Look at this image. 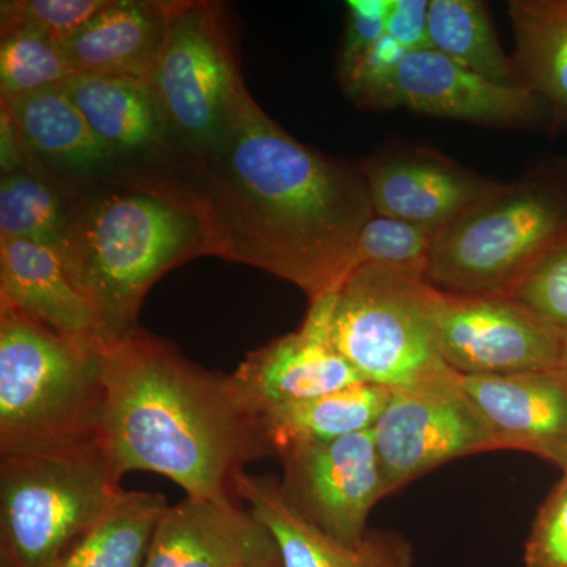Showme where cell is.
Here are the masks:
<instances>
[{
	"instance_id": "obj_16",
	"label": "cell",
	"mask_w": 567,
	"mask_h": 567,
	"mask_svg": "<svg viewBox=\"0 0 567 567\" xmlns=\"http://www.w3.org/2000/svg\"><path fill=\"white\" fill-rule=\"evenodd\" d=\"M458 380L495 451H525L567 470V385L558 369Z\"/></svg>"
},
{
	"instance_id": "obj_31",
	"label": "cell",
	"mask_w": 567,
	"mask_h": 567,
	"mask_svg": "<svg viewBox=\"0 0 567 567\" xmlns=\"http://www.w3.org/2000/svg\"><path fill=\"white\" fill-rule=\"evenodd\" d=\"M409 54L391 37L377 41L342 80L347 96L361 107H385L399 66Z\"/></svg>"
},
{
	"instance_id": "obj_18",
	"label": "cell",
	"mask_w": 567,
	"mask_h": 567,
	"mask_svg": "<svg viewBox=\"0 0 567 567\" xmlns=\"http://www.w3.org/2000/svg\"><path fill=\"white\" fill-rule=\"evenodd\" d=\"M0 303L20 309L73 341L103 347L95 309L51 246L0 238Z\"/></svg>"
},
{
	"instance_id": "obj_12",
	"label": "cell",
	"mask_w": 567,
	"mask_h": 567,
	"mask_svg": "<svg viewBox=\"0 0 567 567\" xmlns=\"http://www.w3.org/2000/svg\"><path fill=\"white\" fill-rule=\"evenodd\" d=\"M334 292L311 301L301 327L246 354L233 379L262 415L365 383L333 341Z\"/></svg>"
},
{
	"instance_id": "obj_17",
	"label": "cell",
	"mask_w": 567,
	"mask_h": 567,
	"mask_svg": "<svg viewBox=\"0 0 567 567\" xmlns=\"http://www.w3.org/2000/svg\"><path fill=\"white\" fill-rule=\"evenodd\" d=\"M237 495L270 529L282 567H415L412 547L398 533L368 532L357 544L328 536L287 502L276 480L244 472Z\"/></svg>"
},
{
	"instance_id": "obj_4",
	"label": "cell",
	"mask_w": 567,
	"mask_h": 567,
	"mask_svg": "<svg viewBox=\"0 0 567 567\" xmlns=\"http://www.w3.org/2000/svg\"><path fill=\"white\" fill-rule=\"evenodd\" d=\"M102 349L0 303V456L96 440Z\"/></svg>"
},
{
	"instance_id": "obj_34",
	"label": "cell",
	"mask_w": 567,
	"mask_h": 567,
	"mask_svg": "<svg viewBox=\"0 0 567 567\" xmlns=\"http://www.w3.org/2000/svg\"><path fill=\"white\" fill-rule=\"evenodd\" d=\"M429 6L431 0H391L386 35L401 44L409 54L431 50Z\"/></svg>"
},
{
	"instance_id": "obj_35",
	"label": "cell",
	"mask_w": 567,
	"mask_h": 567,
	"mask_svg": "<svg viewBox=\"0 0 567 567\" xmlns=\"http://www.w3.org/2000/svg\"><path fill=\"white\" fill-rule=\"evenodd\" d=\"M558 371L561 372L563 379H565L567 385V339L565 344V352H563L561 364H559Z\"/></svg>"
},
{
	"instance_id": "obj_11",
	"label": "cell",
	"mask_w": 567,
	"mask_h": 567,
	"mask_svg": "<svg viewBox=\"0 0 567 567\" xmlns=\"http://www.w3.org/2000/svg\"><path fill=\"white\" fill-rule=\"evenodd\" d=\"M440 352L458 375L557 371L566 339L509 297L443 292Z\"/></svg>"
},
{
	"instance_id": "obj_23",
	"label": "cell",
	"mask_w": 567,
	"mask_h": 567,
	"mask_svg": "<svg viewBox=\"0 0 567 567\" xmlns=\"http://www.w3.org/2000/svg\"><path fill=\"white\" fill-rule=\"evenodd\" d=\"M390 394V388L358 383L311 401L268 410L264 415L265 424L275 454L284 447L333 442L372 431Z\"/></svg>"
},
{
	"instance_id": "obj_36",
	"label": "cell",
	"mask_w": 567,
	"mask_h": 567,
	"mask_svg": "<svg viewBox=\"0 0 567 567\" xmlns=\"http://www.w3.org/2000/svg\"><path fill=\"white\" fill-rule=\"evenodd\" d=\"M248 567H282V563H279V565H257V566H248Z\"/></svg>"
},
{
	"instance_id": "obj_13",
	"label": "cell",
	"mask_w": 567,
	"mask_h": 567,
	"mask_svg": "<svg viewBox=\"0 0 567 567\" xmlns=\"http://www.w3.org/2000/svg\"><path fill=\"white\" fill-rule=\"evenodd\" d=\"M375 215L442 230L503 182L466 169L431 148H395L360 162Z\"/></svg>"
},
{
	"instance_id": "obj_26",
	"label": "cell",
	"mask_w": 567,
	"mask_h": 567,
	"mask_svg": "<svg viewBox=\"0 0 567 567\" xmlns=\"http://www.w3.org/2000/svg\"><path fill=\"white\" fill-rule=\"evenodd\" d=\"M69 196L31 164L2 174L0 238L58 249L69 224Z\"/></svg>"
},
{
	"instance_id": "obj_27",
	"label": "cell",
	"mask_w": 567,
	"mask_h": 567,
	"mask_svg": "<svg viewBox=\"0 0 567 567\" xmlns=\"http://www.w3.org/2000/svg\"><path fill=\"white\" fill-rule=\"evenodd\" d=\"M73 74L61 41L24 25L2 28L0 100L59 87Z\"/></svg>"
},
{
	"instance_id": "obj_7",
	"label": "cell",
	"mask_w": 567,
	"mask_h": 567,
	"mask_svg": "<svg viewBox=\"0 0 567 567\" xmlns=\"http://www.w3.org/2000/svg\"><path fill=\"white\" fill-rule=\"evenodd\" d=\"M442 300L424 276L361 265L336 293L334 346L365 383L412 385L447 368L440 352Z\"/></svg>"
},
{
	"instance_id": "obj_14",
	"label": "cell",
	"mask_w": 567,
	"mask_h": 567,
	"mask_svg": "<svg viewBox=\"0 0 567 567\" xmlns=\"http://www.w3.org/2000/svg\"><path fill=\"white\" fill-rule=\"evenodd\" d=\"M270 529L238 499L186 496L164 511L144 567L279 565Z\"/></svg>"
},
{
	"instance_id": "obj_25",
	"label": "cell",
	"mask_w": 567,
	"mask_h": 567,
	"mask_svg": "<svg viewBox=\"0 0 567 567\" xmlns=\"http://www.w3.org/2000/svg\"><path fill=\"white\" fill-rule=\"evenodd\" d=\"M431 50L498 84L520 85L486 3L480 0H431Z\"/></svg>"
},
{
	"instance_id": "obj_30",
	"label": "cell",
	"mask_w": 567,
	"mask_h": 567,
	"mask_svg": "<svg viewBox=\"0 0 567 567\" xmlns=\"http://www.w3.org/2000/svg\"><path fill=\"white\" fill-rule=\"evenodd\" d=\"M111 0H14L2 2V28L24 25L65 41L84 28Z\"/></svg>"
},
{
	"instance_id": "obj_6",
	"label": "cell",
	"mask_w": 567,
	"mask_h": 567,
	"mask_svg": "<svg viewBox=\"0 0 567 567\" xmlns=\"http://www.w3.org/2000/svg\"><path fill=\"white\" fill-rule=\"evenodd\" d=\"M122 491L96 440L0 456V563L54 567Z\"/></svg>"
},
{
	"instance_id": "obj_33",
	"label": "cell",
	"mask_w": 567,
	"mask_h": 567,
	"mask_svg": "<svg viewBox=\"0 0 567 567\" xmlns=\"http://www.w3.org/2000/svg\"><path fill=\"white\" fill-rule=\"evenodd\" d=\"M391 0H349L346 37L339 52V80H346L365 52L386 35Z\"/></svg>"
},
{
	"instance_id": "obj_2",
	"label": "cell",
	"mask_w": 567,
	"mask_h": 567,
	"mask_svg": "<svg viewBox=\"0 0 567 567\" xmlns=\"http://www.w3.org/2000/svg\"><path fill=\"white\" fill-rule=\"evenodd\" d=\"M102 358L96 442L112 480L122 486L130 472H151L193 498L240 499L237 477L275 450L233 375L205 371L141 327L104 346Z\"/></svg>"
},
{
	"instance_id": "obj_21",
	"label": "cell",
	"mask_w": 567,
	"mask_h": 567,
	"mask_svg": "<svg viewBox=\"0 0 567 567\" xmlns=\"http://www.w3.org/2000/svg\"><path fill=\"white\" fill-rule=\"evenodd\" d=\"M115 156L171 152L169 137L147 82L104 74H73L59 85Z\"/></svg>"
},
{
	"instance_id": "obj_8",
	"label": "cell",
	"mask_w": 567,
	"mask_h": 567,
	"mask_svg": "<svg viewBox=\"0 0 567 567\" xmlns=\"http://www.w3.org/2000/svg\"><path fill=\"white\" fill-rule=\"evenodd\" d=\"M147 85L169 144L174 141L185 155H197L223 140L248 89L219 3L171 2L166 35Z\"/></svg>"
},
{
	"instance_id": "obj_10",
	"label": "cell",
	"mask_w": 567,
	"mask_h": 567,
	"mask_svg": "<svg viewBox=\"0 0 567 567\" xmlns=\"http://www.w3.org/2000/svg\"><path fill=\"white\" fill-rule=\"evenodd\" d=\"M278 456L287 502L328 536L360 543L369 514L386 496L372 431L284 447Z\"/></svg>"
},
{
	"instance_id": "obj_5",
	"label": "cell",
	"mask_w": 567,
	"mask_h": 567,
	"mask_svg": "<svg viewBox=\"0 0 567 567\" xmlns=\"http://www.w3.org/2000/svg\"><path fill=\"white\" fill-rule=\"evenodd\" d=\"M567 237V159L544 164L436 235L424 278L442 292L509 297L522 276Z\"/></svg>"
},
{
	"instance_id": "obj_29",
	"label": "cell",
	"mask_w": 567,
	"mask_h": 567,
	"mask_svg": "<svg viewBox=\"0 0 567 567\" xmlns=\"http://www.w3.org/2000/svg\"><path fill=\"white\" fill-rule=\"evenodd\" d=\"M509 298L567 339V237L522 276Z\"/></svg>"
},
{
	"instance_id": "obj_9",
	"label": "cell",
	"mask_w": 567,
	"mask_h": 567,
	"mask_svg": "<svg viewBox=\"0 0 567 567\" xmlns=\"http://www.w3.org/2000/svg\"><path fill=\"white\" fill-rule=\"evenodd\" d=\"M372 435L386 495L436 466L495 451L491 432L450 368L391 390Z\"/></svg>"
},
{
	"instance_id": "obj_32",
	"label": "cell",
	"mask_w": 567,
	"mask_h": 567,
	"mask_svg": "<svg viewBox=\"0 0 567 567\" xmlns=\"http://www.w3.org/2000/svg\"><path fill=\"white\" fill-rule=\"evenodd\" d=\"M524 567H567V470L537 513L525 543Z\"/></svg>"
},
{
	"instance_id": "obj_15",
	"label": "cell",
	"mask_w": 567,
	"mask_h": 567,
	"mask_svg": "<svg viewBox=\"0 0 567 567\" xmlns=\"http://www.w3.org/2000/svg\"><path fill=\"white\" fill-rule=\"evenodd\" d=\"M540 106L524 85L488 81L435 50L405 55L385 103V110L488 126L528 125L539 121Z\"/></svg>"
},
{
	"instance_id": "obj_20",
	"label": "cell",
	"mask_w": 567,
	"mask_h": 567,
	"mask_svg": "<svg viewBox=\"0 0 567 567\" xmlns=\"http://www.w3.org/2000/svg\"><path fill=\"white\" fill-rule=\"evenodd\" d=\"M171 2L111 0L62 43L76 74H104L147 82L162 51Z\"/></svg>"
},
{
	"instance_id": "obj_28",
	"label": "cell",
	"mask_w": 567,
	"mask_h": 567,
	"mask_svg": "<svg viewBox=\"0 0 567 567\" xmlns=\"http://www.w3.org/2000/svg\"><path fill=\"white\" fill-rule=\"evenodd\" d=\"M439 230L421 224L374 215L358 235L354 268L365 264L425 275Z\"/></svg>"
},
{
	"instance_id": "obj_3",
	"label": "cell",
	"mask_w": 567,
	"mask_h": 567,
	"mask_svg": "<svg viewBox=\"0 0 567 567\" xmlns=\"http://www.w3.org/2000/svg\"><path fill=\"white\" fill-rule=\"evenodd\" d=\"M71 196L58 252L95 309L104 347L140 327L141 306L164 275L210 256V238L192 200L163 177Z\"/></svg>"
},
{
	"instance_id": "obj_24",
	"label": "cell",
	"mask_w": 567,
	"mask_h": 567,
	"mask_svg": "<svg viewBox=\"0 0 567 567\" xmlns=\"http://www.w3.org/2000/svg\"><path fill=\"white\" fill-rule=\"evenodd\" d=\"M167 507L162 494L122 491L99 524L54 567H144L153 532Z\"/></svg>"
},
{
	"instance_id": "obj_22",
	"label": "cell",
	"mask_w": 567,
	"mask_h": 567,
	"mask_svg": "<svg viewBox=\"0 0 567 567\" xmlns=\"http://www.w3.org/2000/svg\"><path fill=\"white\" fill-rule=\"evenodd\" d=\"M518 84L567 114V0L507 3Z\"/></svg>"
},
{
	"instance_id": "obj_37",
	"label": "cell",
	"mask_w": 567,
	"mask_h": 567,
	"mask_svg": "<svg viewBox=\"0 0 567 567\" xmlns=\"http://www.w3.org/2000/svg\"><path fill=\"white\" fill-rule=\"evenodd\" d=\"M0 567H7L6 565H2V563H0Z\"/></svg>"
},
{
	"instance_id": "obj_1",
	"label": "cell",
	"mask_w": 567,
	"mask_h": 567,
	"mask_svg": "<svg viewBox=\"0 0 567 567\" xmlns=\"http://www.w3.org/2000/svg\"><path fill=\"white\" fill-rule=\"evenodd\" d=\"M181 181L207 226L210 256L292 282L309 303L354 270V248L375 215L360 163L301 144L249 92L210 151L186 155Z\"/></svg>"
},
{
	"instance_id": "obj_19",
	"label": "cell",
	"mask_w": 567,
	"mask_h": 567,
	"mask_svg": "<svg viewBox=\"0 0 567 567\" xmlns=\"http://www.w3.org/2000/svg\"><path fill=\"white\" fill-rule=\"evenodd\" d=\"M28 164L87 183L110 171L115 156L95 136L61 87L2 100Z\"/></svg>"
}]
</instances>
